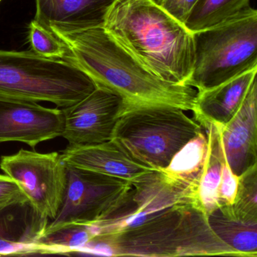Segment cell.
Segmentation results:
<instances>
[{"instance_id":"1","label":"cell","mask_w":257,"mask_h":257,"mask_svg":"<svg viewBox=\"0 0 257 257\" xmlns=\"http://www.w3.org/2000/svg\"><path fill=\"white\" fill-rule=\"evenodd\" d=\"M64 43V60L85 73L96 87L118 96L126 105H168L192 111L197 90L163 80L126 52L103 27L76 32L52 31Z\"/></svg>"},{"instance_id":"2","label":"cell","mask_w":257,"mask_h":257,"mask_svg":"<svg viewBox=\"0 0 257 257\" xmlns=\"http://www.w3.org/2000/svg\"><path fill=\"white\" fill-rule=\"evenodd\" d=\"M103 28L131 56L160 79L187 85L193 34L152 0H115Z\"/></svg>"},{"instance_id":"3","label":"cell","mask_w":257,"mask_h":257,"mask_svg":"<svg viewBox=\"0 0 257 257\" xmlns=\"http://www.w3.org/2000/svg\"><path fill=\"white\" fill-rule=\"evenodd\" d=\"M77 254L107 256L234 255L213 233L201 203L179 204L141 225L113 234H96Z\"/></svg>"},{"instance_id":"4","label":"cell","mask_w":257,"mask_h":257,"mask_svg":"<svg viewBox=\"0 0 257 257\" xmlns=\"http://www.w3.org/2000/svg\"><path fill=\"white\" fill-rule=\"evenodd\" d=\"M97 88L74 64L32 51H0V97L72 106Z\"/></svg>"},{"instance_id":"5","label":"cell","mask_w":257,"mask_h":257,"mask_svg":"<svg viewBox=\"0 0 257 257\" xmlns=\"http://www.w3.org/2000/svg\"><path fill=\"white\" fill-rule=\"evenodd\" d=\"M168 105H124L112 140L143 165L162 171L203 131L185 113Z\"/></svg>"},{"instance_id":"6","label":"cell","mask_w":257,"mask_h":257,"mask_svg":"<svg viewBox=\"0 0 257 257\" xmlns=\"http://www.w3.org/2000/svg\"><path fill=\"white\" fill-rule=\"evenodd\" d=\"M193 70L187 85L197 91L257 69V11L193 33Z\"/></svg>"},{"instance_id":"7","label":"cell","mask_w":257,"mask_h":257,"mask_svg":"<svg viewBox=\"0 0 257 257\" xmlns=\"http://www.w3.org/2000/svg\"><path fill=\"white\" fill-rule=\"evenodd\" d=\"M132 183L124 196L93 224L97 234L134 228L179 204L200 203L197 192L174 183L161 171L144 174Z\"/></svg>"},{"instance_id":"8","label":"cell","mask_w":257,"mask_h":257,"mask_svg":"<svg viewBox=\"0 0 257 257\" xmlns=\"http://www.w3.org/2000/svg\"><path fill=\"white\" fill-rule=\"evenodd\" d=\"M67 183L61 205L45 232L70 224L92 225L112 209L132 182L66 165Z\"/></svg>"},{"instance_id":"9","label":"cell","mask_w":257,"mask_h":257,"mask_svg":"<svg viewBox=\"0 0 257 257\" xmlns=\"http://www.w3.org/2000/svg\"><path fill=\"white\" fill-rule=\"evenodd\" d=\"M0 169L17 183L38 211L50 220L55 217L67 183L66 165L59 153L22 149L16 154L2 156Z\"/></svg>"},{"instance_id":"10","label":"cell","mask_w":257,"mask_h":257,"mask_svg":"<svg viewBox=\"0 0 257 257\" xmlns=\"http://www.w3.org/2000/svg\"><path fill=\"white\" fill-rule=\"evenodd\" d=\"M124 105L121 97L97 88L78 103L61 109L64 127L61 137L70 147L107 142L112 140Z\"/></svg>"},{"instance_id":"11","label":"cell","mask_w":257,"mask_h":257,"mask_svg":"<svg viewBox=\"0 0 257 257\" xmlns=\"http://www.w3.org/2000/svg\"><path fill=\"white\" fill-rule=\"evenodd\" d=\"M64 127L62 109L0 97V143H24L34 149L61 137Z\"/></svg>"},{"instance_id":"12","label":"cell","mask_w":257,"mask_h":257,"mask_svg":"<svg viewBox=\"0 0 257 257\" xmlns=\"http://www.w3.org/2000/svg\"><path fill=\"white\" fill-rule=\"evenodd\" d=\"M256 106L255 80L234 117L223 127L216 126L225 161L238 177L257 165Z\"/></svg>"},{"instance_id":"13","label":"cell","mask_w":257,"mask_h":257,"mask_svg":"<svg viewBox=\"0 0 257 257\" xmlns=\"http://www.w3.org/2000/svg\"><path fill=\"white\" fill-rule=\"evenodd\" d=\"M115 0H35L34 20L52 31L101 28Z\"/></svg>"},{"instance_id":"14","label":"cell","mask_w":257,"mask_h":257,"mask_svg":"<svg viewBox=\"0 0 257 257\" xmlns=\"http://www.w3.org/2000/svg\"><path fill=\"white\" fill-rule=\"evenodd\" d=\"M49 222L29 199L0 209V255H33Z\"/></svg>"},{"instance_id":"15","label":"cell","mask_w":257,"mask_h":257,"mask_svg":"<svg viewBox=\"0 0 257 257\" xmlns=\"http://www.w3.org/2000/svg\"><path fill=\"white\" fill-rule=\"evenodd\" d=\"M61 156L65 165L130 182L156 171L138 162L112 140L97 145L68 146L61 152Z\"/></svg>"},{"instance_id":"16","label":"cell","mask_w":257,"mask_h":257,"mask_svg":"<svg viewBox=\"0 0 257 257\" xmlns=\"http://www.w3.org/2000/svg\"><path fill=\"white\" fill-rule=\"evenodd\" d=\"M257 69L232 78L217 86L197 92L193 112L201 126L213 124L223 127L237 113L256 80Z\"/></svg>"},{"instance_id":"17","label":"cell","mask_w":257,"mask_h":257,"mask_svg":"<svg viewBox=\"0 0 257 257\" xmlns=\"http://www.w3.org/2000/svg\"><path fill=\"white\" fill-rule=\"evenodd\" d=\"M207 218L213 233L240 256H257V222L238 219L228 206L217 207Z\"/></svg>"},{"instance_id":"18","label":"cell","mask_w":257,"mask_h":257,"mask_svg":"<svg viewBox=\"0 0 257 257\" xmlns=\"http://www.w3.org/2000/svg\"><path fill=\"white\" fill-rule=\"evenodd\" d=\"M207 149V135L202 131L187 143L173 158L170 165L161 171L171 181L198 194Z\"/></svg>"},{"instance_id":"19","label":"cell","mask_w":257,"mask_h":257,"mask_svg":"<svg viewBox=\"0 0 257 257\" xmlns=\"http://www.w3.org/2000/svg\"><path fill=\"white\" fill-rule=\"evenodd\" d=\"M202 128L205 130L208 149L205 165L198 186V198L206 214H208L219 207L218 191L225 159L219 139V131L216 126L207 124Z\"/></svg>"},{"instance_id":"20","label":"cell","mask_w":257,"mask_h":257,"mask_svg":"<svg viewBox=\"0 0 257 257\" xmlns=\"http://www.w3.org/2000/svg\"><path fill=\"white\" fill-rule=\"evenodd\" d=\"M250 0H198L184 25L190 32H198L253 11Z\"/></svg>"},{"instance_id":"21","label":"cell","mask_w":257,"mask_h":257,"mask_svg":"<svg viewBox=\"0 0 257 257\" xmlns=\"http://www.w3.org/2000/svg\"><path fill=\"white\" fill-rule=\"evenodd\" d=\"M97 234L94 225L70 224L45 232L34 246V254H75Z\"/></svg>"},{"instance_id":"22","label":"cell","mask_w":257,"mask_h":257,"mask_svg":"<svg viewBox=\"0 0 257 257\" xmlns=\"http://www.w3.org/2000/svg\"><path fill=\"white\" fill-rule=\"evenodd\" d=\"M228 207L238 219L257 222V165L239 176L235 199Z\"/></svg>"},{"instance_id":"23","label":"cell","mask_w":257,"mask_h":257,"mask_svg":"<svg viewBox=\"0 0 257 257\" xmlns=\"http://www.w3.org/2000/svg\"><path fill=\"white\" fill-rule=\"evenodd\" d=\"M28 40L31 51L43 58L64 59L67 49L50 30L36 20L28 26Z\"/></svg>"},{"instance_id":"24","label":"cell","mask_w":257,"mask_h":257,"mask_svg":"<svg viewBox=\"0 0 257 257\" xmlns=\"http://www.w3.org/2000/svg\"><path fill=\"white\" fill-rule=\"evenodd\" d=\"M238 186V176L231 171V168L225 161L222 167V177L218 191V204L221 206L233 204L237 194Z\"/></svg>"},{"instance_id":"25","label":"cell","mask_w":257,"mask_h":257,"mask_svg":"<svg viewBox=\"0 0 257 257\" xmlns=\"http://www.w3.org/2000/svg\"><path fill=\"white\" fill-rule=\"evenodd\" d=\"M28 199L14 180L6 174H0V209L13 203Z\"/></svg>"},{"instance_id":"26","label":"cell","mask_w":257,"mask_h":257,"mask_svg":"<svg viewBox=\"0 0 257 257\" xmlns=\"http://www.w3.org/2000/svg\"><path fill=\"white\" fill-rule=\"evenodd\" d=\"M198 1V0H165L160 6L174 19L184 25L189 13Z\"/></svg>"},{"instance_id":"27","label":"cell","mask_w":257,"mask_h":257,"mask_svg":"<svg viewBox=\"0 0 257 257\" xmlns=\"http://www.w3.org/2000/svg\"><path fill=\"white\" fill-rule=\"evenodd\" d=\"M152 1H153L155 4H158V5H161L165 0H152Z\"/></svg>"},{"instance_id":"28","label":"cell","mask_w":257,"mask_h":257,"mask_svg":"<svg viewBox=\"0 0 257 257\" xmlns=\"http://www.w3.org/2000/svg\"><path fill=\"white\" fill-rule=\"evenodd\" d=\"M1 1H2V0H0V2H1Z\"/></svg>"}]
</instances>
